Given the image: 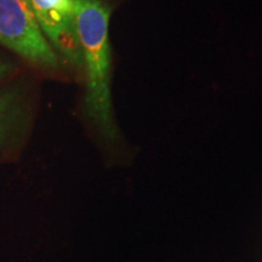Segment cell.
Masks as SVG:
<instances>
[{"mask_svg": "<svg viewBox=\"0 0 262 262\" xmlns=\"http://www.w3.org/2000/svg\"><path fill=\"white\" fill-rule=\"evenodd\" d=\"M111 9L101 0H74V26L86 68L88 116L107 140L118 136L111 95Z\"/></svg>", "mask_w": 262, "mask_h": 262, "instance_id": "1", "label": "cell"}, {"mask_svg": "<svg viewBox=\"0 0 262 262\" xmlns=\"http://www.w3.org/2000/svg\"><path fill=\"white\" fill-rule=\"evenodd\" d=\"M0 42L37 64L58 66L56 52L38 24L31 0H0Z\"/></svg>", "mask_w": 262, "mask_h": 262, "instance_id": "2", "label": "cell"}, {"mask_svg": "<svg viewBox=\"0 0 262 262\" xmlns=\"http://www.w3.org/2000/svg\"><path fill=\"white\" fill-rule=\"evenodd\" d=\"M31 4L49 42L71 62L83 63L74 26V0H31Z\"/></svg>", "mask_w": 262, "mask_h": 262, "instance_id": "3", "label": "cell"}, {"mask_svg": "<svg viewBox=\"0 0 262 262\" xmlns=\"http://www.w3.org/2000/svg\"><path fill=\"white\" fill-rule=\"evenodd\" d=\"M6 72V66H4L2 63V62H0V78L3 77V75H4V73Z\"/></svg>", "mask_w": 262, "mask_h": 262, "instance_id": "4", "label": "cell"}]
</instances>
